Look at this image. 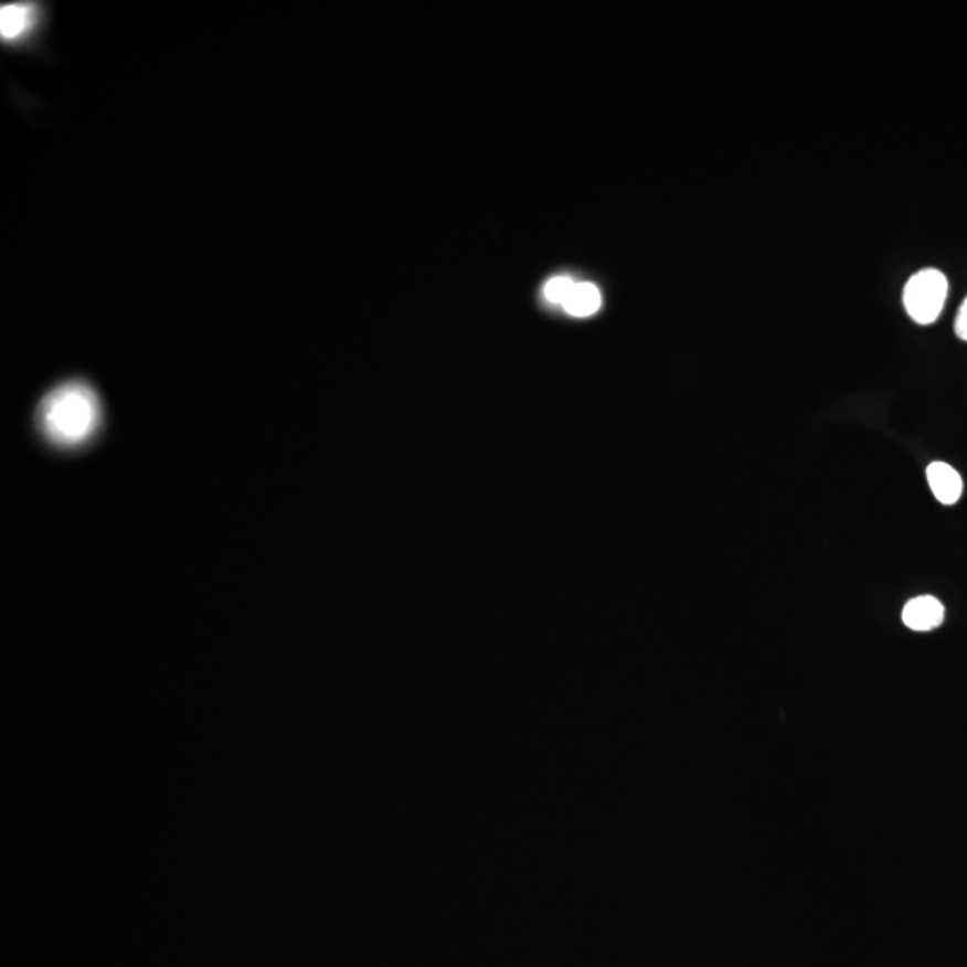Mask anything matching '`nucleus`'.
<instances>
[{
	"instance_id": "1",
	"label": "nucleus",
	"mask_w": 967,
	"mask_h": 967,
	"mask_svg": "<svg viewBox=\"0 0 967 967\" xmlns=\"http://www.w3.org/2000/svg\"><path fill=\"white\" fill-rule=\"evenodd\" d=\"M100 416L103 411L94 387L72 380L54 387L40 402L36 422L51 445L76 448L91 442L99 428Z\"/></svg>"
},
{
	"instance_id": "4",
	"label": "nucleus",
	"mask_w": 967,
	"mask_h": 967,
	"mask_svg": "<svg viewBox=\"0 0 967 967\" xmlns=\"http://www.w3.org/2000/svg\"><path fill=\"white\" fill-rule=\"evenodd\" d=\"M926 479L932 493L944 506H954L963 497V477L946 463H932L926 470Z\"/></svg>"
},
{
	"instance_id": "5",
	"label": "nucleus",
	"mask_w": 967,
	"mask_h": 967,
	"mask_svg": "<svg viewBox=\"0 0 967 967\" xmlns=\"http://www.w3.org/2000/svg\"><path fill=\"white\" fill-rule=\"evenodd\" d=\"M944 620V606L935 597L923 595L912 598L903 609V621L914 631H932Z\"/></svg>"
},
{
	"instance_id": "8",
	"label": "nucleus",
	"mask_w": 967,
	"mask_h": 967,
	"mask_svg": "<svg viewBox=\"0 0 967 967\" xmlns=\"http://www.w3.org/2000/svg\"><path fill=\"white\" fill-rule=\"evenodd\" d=\"M955 333H957L958 339L967 341V298L958 310L957 319H955Z\"/></svg>"
},
{
	"instance_id": "6",
	"label": "nucleus",
	"mask_w": 967,
	"mask_h": 967,
	"mask_svg": "<svg viewBox=\"0 0 967 967\" xmlns=\"http://www.w3.org/2000/svg\"><path fill=\"white\" fill-rule=\"evenodd\" d=\"M603 298L601 290L593 284H575L568 299L564 301V310L575 318H589L601 309Z\"/></svg>"
},
{
	"instance_id": "3",
	"label": "nucleus",
	"mask_w": 967,
	"mask_h": 967,
	"mask_svg": "<svg viewBox=\"0 0 967 967\" xmlns=\"http://www.w3.org/2000/svg\"><path fill=\"white\" fill-rule=\"evenodd\" d=\"M39 6L31 2L4 4L0 10V36L8 43L20 42L39 24Z\"/></svg>"
},
{
	"instance_id": "7",
	"label": "nucleus",
	"mask_w": 967,
	"mask_h": 967,
	"mask_svg": "<svg viewBox=\"0 0 967 967\" xmlns=\"http://www.w3.org/2000/svg\"><path fill=\"white\" fill-rule=\"evenodd\" d=\"M574 281L570 280V278H564V276L552 278V280L545 285V298L549 299L551 304L564 305V301L568 299L570 293L574 289Z\"/></svg>"
},
{
	"instance_id": "2",
	"label": "nucleus",
	"mask_w": 967,
	"mask_h": 967,
	"mask_svg": "<svg viewBox=\"0 0 967 967\" xmlns=\"http://www.w3.org/2000/svg\"><path fill=\"white\" fill-rule=\"evenodd\" d=\"M948 298V280L937 269H923L906 281L903 304L906 312L920 325H932L943 312Z\"/></svg>"
}]
</instances>
